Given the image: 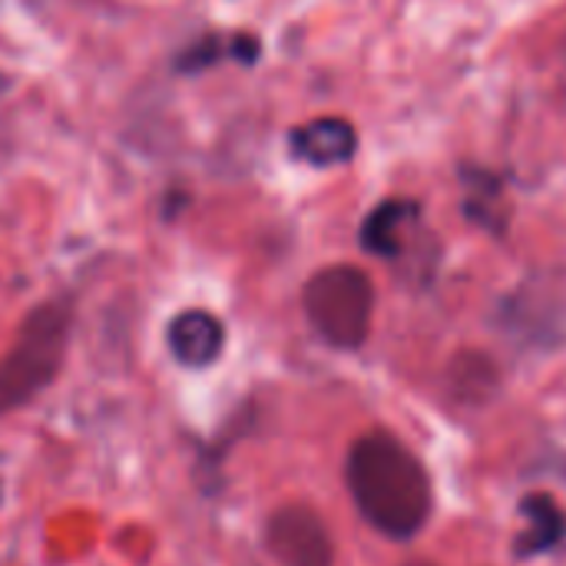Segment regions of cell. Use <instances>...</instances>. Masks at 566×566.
<instances>
[{
  "label": "cell",
  "instance_id": "6da1fadb",
  "mask_svg": "<svg viewBox=\"0 0 566 566\" xmlns=\"http://www.w3.org/2000/svg\"><path fill=\"white\" fill-rule=\"evenodd\" d=\"M348 491L361 517L385 537L408 541L431 517V481L421 461L385 431L358 438L345 464Z\"/></svg>",
  "mask_w": 566,
  "mask_h": 566
},
{
  "label": "cell",
  "instance_id": "7a4b0ae2",
  "mask_svg": "<svg viewBox=\"0 0 566 566\" xmlns=\"http://www.w3.org/2000/svg\"><path fill=\"white\" fill-rule=\"evenodd\" d=\"M70 325L73 308L60 298L36 305L20 322L13 345L0 358V418L30 405L56 381L70 345Z\"/></svg>",
  "mask_w": 566,
  "mask_h": 566
},
{
  "label": "cell",
  "instance_id": "3957f363",
  "mask_svg": "<svg viewBox=\"0 0 566 566\" xmlns=\"http://www.w3.org/2000/svg\"><path fill=\"white\" fill-rule=\"evenodd\" d=\"M305 315L335 348H361L371 332L375 285L358 265H328L305 285Z\"/></svg>",
  "mask_w": 566,
  "mask_h": 566
},
{
  "label": "cell",
  "instance_id": "277c9868",
  "mask_svg": "<svg viewBox=\"0 0 566 566\" xmlns=\"http://www.w3.org/2000/svg\"><path fill=\"white\" fill-rule=\"evenodd\" d=\"M265 551L279 560V566H332L335 544L308 504H285L272 511L265 524Z\"/></svg>",
  "mask_w": 566,
  "mask_h": 566
},
{
  "label": "cell",
  "instance_id": "5b68a950",
  "mask_svg": "<svg viewBox=\"0 0 566 566\" xmlns=\"http://www.w3.org/2000/svg\"><path fill=\"white\" fill-rule=\"evenodd\" d=\"M166 345L182 368H209L226 348V325L206 308H186L169 322Z\"/></svg>",
  "mask_w": 566,
  "mask_h": 566
},
{
  "label": "cell",
  "instance_id": "8992f818",
  "mask_svg": "<svg viewBox=\"0 0 566 566\" xmlns=\"http://www.w3.org/2000/svg\"><path fill=\"white\" fill-rule=\"evenodd\" d=\"M292 153L312 166H342L358 149V133L342 116H318L292 129Z\"/></svg>",
  "mask_w": 566,
  "mask_h": 566
},
{
  "label": "cell",
  "instance_id": "52a82bcc",
  "mask_svg": "<svg viewBox=\"0 0 566 566\" xmlns=\"http://www.w3.org/2000/svg\"><path fill=\"white\" fill-rule=\"evenodd\" d=\"M418 206L405 199L381 202L361 226V245L375 255H398L405 245V229L415 222Z\"/></svg>",
  "mask_w": 566,
  "mask_h": 566
},
{
  "label": "cell",
  "instance_id": "ba28073f",
  "mask_svg": "<svg viewBox=\"0 0 566 566\" xmlns=\"http://www.w3.org/2000/svg\"><path fill=\"white\" fill-rule=\"evenodd\" d=\"M524 517L531 524V531L517 541V554H537V551H547L554 547L566 531L564 511L547 497V494H534L524 501Z\"/></svg>",
  "mask_w": 566,
  "mask_h": 566
},
{
  "label": "cell",
  "instance_id": "9c48e42d",
  "mask_svg": "<svg viewBox=\"0 0 566 566\" xmlns=\"http://www.w3.org/2000/svg\"><path fill=\"white\" fill-rule=\"evenodd\" d=\"M451 388L458 395V401L464 405H481L491 398V391L497 388V368L488 355L468 352L458 355V361L451 365Z\"/></svg>",
  "mask_w": 566,
  "mask_h": 566
},
{
  "label": "cell",
  "instance_id": "30bf717a",
  "mask_svg": "<svg viewBox=\"0 0 566 566\" xmlns=\"http://www.w3.org/2000/svg\"><path fill=\"white\" fill-rule=\"evenodd\" d=\"M222 56H229V40H222V36H216V33H206V36H199L196 43H189V46L179 53L176 70H179V73H202V70H209L212 63H219Z\"/></svg>",
  "mask_w": 566,
  "mask_h": 566
},
{
  "label": "cell",
  "instance_id": "8fae6325",
  "mask_svg": "<svg viewBox=\"0 0 566 566\" xmlns=\"http://www.w3.org/2000/svg\"><path fill=\"white\" fill-rule=\"evenodd\" d=\"M0 497H3V488H0Z\"/></svg>",
  "mask_w": 566,
  "mask_h": 566
},
{
  "label": "cell",
  "instance_id": "7c38bea8",
  "mask_svg": "<svg viewBox=\"0 0 566 566\" xmlns=\"http://www.w3.org/2000/svg\"><path fill=\"white\" fill-rule=\"evenodd\" d=\"M415 566H421V564H415Z\"/></svg>",
  "mask_w": 566,
  "mask_h": 566
}]
</instances>
